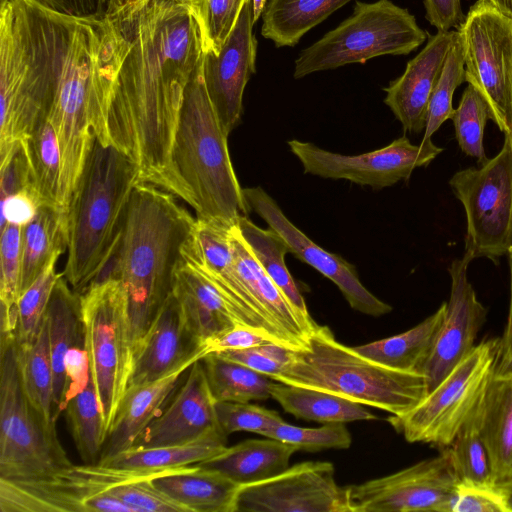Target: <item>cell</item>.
I'll return each instance as SVG.
<instances>
[{
    "mask_svg": "<svg viewBox=\"0 0 512 512\" xmlns=\"http://www.w3.org/2000/svg\"><path fill=\"white\" fill-rule=\"evenodd\" d=\"M109 493L133 512H186L181 505L157 489L150 478L125 481L113 487Z\"/></svg>",
    "mask_w": 512,
    "mask_h": 512,
    "instance_id": "cell-47",
    "label": "cell"
},
{
    "mask_svg": "<svg viewBox=\"0 0 512 512\" xmlns=\"http://www.w3.org/2000/svg\"><path fill=\"white\" fill-rule=\"evenodd\" d=\"M227 437L217 430L184 444L131 447L100 464L140 471H163L195 465L222 452L227 447Z\"/></svg>",
    "mask_w": 512,
    "mask_h": 512,
    "instance_id": "cell-33",
    "label": "cell"
},
{
    "mask_svg": "<svg viewBox=\"0 0 512 512\" xmlns=\"http://www.w3.org/2000/svg\"><path fill=\"white\" fill-rule=\"evenodd\" d=\"M219 429L226 436L239 431L266 436L274 427L284 421L278 412L264 407L240 402H216Z\"/></svg>",
    "mask_w": 512,
    "mask_h": 512,
    "instance_id": "cell-46",
    "label": "cell"
},
{
    "mask_svg": "<svg viewBox=\"0 0 512 512\" xmlns=\"http://www.w3.org/2000/svg\"><path fill=\"white\" fill-rule=\"evenodd\" d=\"M163 471H140L106 464L70 465L52 474L25 480L0 478L2 512H133L110 495L120 483L153 479Z\"/></svg>",
    "mask_w": 512,
    "mask_h": 512,
    "instance_id": "cell-10",
    "label": "cell"
},
{
    "mask_svg": "<svg viewBox=\"0 0 512 512\" xmlns=\"http://www.w3.org/2000/svg\"><path fill=\"white\" fill-rule=\"evenodd\" d=\"M231 247L239 277L284 346L290 350L305 348L308 338L319 324L295 308L263 270L241 235L237 221L231 228Z\"/></svg>",
    "mask_w": 512,
    "mask_h": 512,
    "instance_id": "cell-22",
    "label": "cell"
},
{
    "mask_svg": "<svg viewBox=\"0 0 512 512\" xmlns=\"http://www.w3.org/2000/svg\"><path fill=\"white\" fill-rule=\"evenodd\" d=\"M80 296L84 348L108 435L133 365L127 296L116 278L93 282Z\"/></svg>",
    "mask_w": 512,
    "mask_h": 512,
    "instance_id": "cell-8",
    "label": "cell"
},
{
    "mask_svg": "<svg viewBox=\"0 0 512 512\" xmlns=\"http://www.w3.org/2000/svg\"><path fill=\"white\" fill-rule=\"evenodd\" d=\"M195 223L168 191L147 183L133 188L118 249L94 281L116 278L122 283L133 350L173 292Z\"/></svg>",
    "mask_w": 512,
    "mask_h": 512,
    "instance_id": "cell-2",
    "label": "cell"
},
{
    "mask_svg": "<svg viewBox=\"0 0 512 512\" xmlns=\"http://www.w3.org/2000/svg\"><path fill=\"white\" fill-rule=\"evenodd\" d=\"M480 422L481 401L447 448L460 481L497 485L481 436Z\"/></svg>",
    "mask_w": 512,
    "mask_h": 512,
    "instance_id": "cell-39",
    "label": "cell"
},
{
    "mask_svg": "<svg viewBox=\"0 0 512 512\" xmlns=\"http://www.w3.org/2000/svg\"><path fill=\"white\" fill-rule=\"evenodd\" d=\"M500 338L484 339L405 414L388 418L409 443L447 448L480 403L494 372Z\"/></svg>",
    "mask_w": 512,
    "mask_h": 512,
    "instance_id": "cell-9",
    "label": "cell"
},
{
    "mask_svg": "<svg viewBox=\"0 0 512 512\" xmlns=\"http://www.w3.org/2000/svg\"><path fill=\"white\" fill-rule=\"evenodd\" d=\"M467 219L465 254L474 260L508 255L512 246V148L508 135L499 153L480 168L456 172L449 181Z\"/></svg>",
    "mask_w": 512,
    "mask_h": 512,
    "instance_id": "cell-11",
    "label": "cell"
},
{
    "mask_svg": "<svg viewBox=\"0 0 512 512\" xmlns=\"http://www.w3.org/2000/svg\"><path fill=\"white\" fill-rule=\"evenodd\" d=\"M243 192L249 208L284 239L289 253L331 280L351 308L374 317L391 312L389 304L377 298L361 283L354 265L310 240L261 187L243 188Z\"/></svg>",
    "mask_w": 512,
    "mask_h": 512,
    "instance_id": "cell-16",
    "label": "cell"
},
{
    "mask_svg": "<svg viewBox=\"0 0 512 512\" xmlns=\"http://www.w3.org/2000/svg\"><path fill=\"white\" fill-rule=\"evenodd\" d=\"M499 12L512 19V0H487Z\"/></svg>",
    "mask_w": 512,
    "mask_h": 512,
    "instance_id": "cell-57",
    "label": "cell"
},
{
    "mask_svg": "<svg viewBox=\"0 0 512 512\" xmlns=\"http://www.w3.org/2000/svg\"><path fill=\"white\" fill-rule=\"evenodd\" d=\"M512 148V132L508 134ZM510 266V302L506 326L500 338L496 367L500 371L512 370V246L508 254Z\"/></svg>",
    "mask_w": 512,
    "mask_h": 512,
    "instance_id": "cell-56",
    "label": "cell"
},
{
    "mask_svg": "<svg viewBox=\"0 0 512 512\" xmlns=\"http://www.w3.org/2000/svg\"><path fill=\"white\" fill-rule=\"evenodd\" d=\"M352 0H266L261 34L276 47L295 46L313 27Z\"/></svg>",
    "mask_w": 512,
    "mask_h": 512,
    "instance_id": "cell-31",
    "label": "cell"
},
{
    "mask_svg": "<svg viewBox=\"0 0 512 512\" xmlns=\"http://www.w3.org/2000/svg\"><path fill=\"white\" fill-rule=\"evenodd\" d=\"M90 378V363L86 349L84 346L73 347L65 359L64 408L72 397L85 389Z\"/></svg>",
    "mask_w": 512,
    "mask_h": 512,
    "instance_id": "cell-53",
    "label": "cell"
},
{
    "mask_svg": "<svg viewBox=\"0 0 512 512\" xmlns=\"http://www.w3.org/2000/svg\"><path fill=\"white\" fill-rule=\"evenodd\" d=\"M446 302L413 328L354 347L360 354L393 369L422 374L443 323Z\"/></svg>",
    "mask_w": 512,
    "mask_h": 512,
    "instance_id": "cell-30",
    "label": "cell"
},
{
    "mask_svg": "<svg viewBox=\"0 0 512 512\" xmlns=\"http://www.w3.org/2000/svg\"><path fill=\"white\" fill-rule=\"evenodd\" d=\"M69 245L68 212L41 205L22 229V272L20 295L38 278L55 257Z\"/></svg>",
    "mask_w": 512,
    "mask_h": 512,
    "instance_id": "cell-29",
    "label": "cell"
},
{
    "mask_svg": "<svg viewBox=\"0 0 512 512\" xmlns=\"http://www.w3.org/2000/svg\"><path fill=\"white\" fill-rule=\"evenodd\" d=\"M58 259L59 257L52 259L38 278L18 299L15 329L17 344L32 341L40 331L53 288L61 275L56 272L55 268Z\"/></svg>",
    "mask_w": 512,
    "mask_h": 512,
    "instance_id": "cell-40",
    "label": "cell"
},
{
    "mask_svg": "<svg viewBox=\"0 0 512 512\" xmlns=\"http://www.w3.org/2000/svg\"><path fill=\"white\" fill-rule=\"evenodd\" d=\"M217 430L220 429L216 400L200 359L189 368L171 401L143 430L133 447L150 448L189 443Z\"/></svg>",
    "mask_w": 512,
    "mask_h": 512,
    "instance_id": "cell-20",
    "label": "cell"
},
{
    "mask_svg": "<svg viewBox=\"0 0 512 512\" xmlns=\"http://www.w3.org/2000/svg\"><path fill=\"white\" fill-rule=\"evenodd\" d=\"M137 183L135 163L95 137L68 209V257L62 275L75 292L82 294L117 251Z\"/></svg>",
    "mask_w": 512,
    "mask_h": 512,
    "instance_id": "cell-3",
    "label": "cell"
},
{
    "mask_svg": "<svg viewBox=\"0 0 512 512\" xmlns=\"http://www.w3.org/2000/svg\"><path fill=\"white\" fill-rule=\"evenodd\" d=\"M465 63L459 33L447 54L441 76L430 98L423 139H430L440 126L452 118L454 91L465 82Z\"/></svg>",
    "mask_w": 512,
    "mask_h": 512,
    "instance_id": "cell-43",
    "label": "cell"
},
{
    "mask_svg": "<svg viewBox=\"0 0 512 512\" xmlns=\"http://www.w3.org/2000/svg\"><path fill=\"white\" fill-rule=\"evenodd\" d=\"M269 392L272 399L296 418L321 423L377 419L362 404L325 391L272 382Z\"/></svg>",
    "mask_w": 512,
    "mask_h": 512,
    "instance_id": "cell-32",
    "label": "cell"
},
{
    "mask_svg": "<svg viewBox=\"0 0 512 512\" xmlns=\"http://www.w3.org/2000/svg\"><path fill=\"white\" fill-rule=\"evenodd\" d=\"M22 226L7 223L1 229V314H16L22 272Z\"/></svg>",
    "mask_w": 512,
    "mask_h": 512,
    "instance_id": "cell-44",
    "label": "cell"
},
{
    "mask_svg": "<svg viewBox=\"0 0 512 512\" xmlns=\"http://www.w3.org/2000/svg\"><path fill=\"white\" fill-rule=\"evenodd\" d=\"M499 486L503 490V492L506 496V499H507L508 506L512 512V479H510L502 484H499Z\"/></svg>",
    "mask_w": 512,
    "mask_h": 512,
    "instance_id": "cell-58",
    "label": "cell"
},
{
    "mask_svg": "<svg viewBox=\"0 0 512 512\" xmlns=\"http://www.w3.org/2000/svg\"><path fill=\"white\" fill-rule=\"evenodd\" d=\"M173 294L202 347L206 341L241 325L215 283L190 261H185L177 270Z\"/></svg>",
    "mask_w": 512,
    "mask_h": 512,
    "instance_id": "cell-23",
    "label": "cell"
},
{
    "mask_svg": "<svg viewBox=\"0 0 512 512\" xmlns=\"http://www.w3.org/2000/svg\"><path fill=\"white\" fill-rule=\"evenodd\" d=\"M205 355L172 292L134 347L128 387L161 379Z\"/></svg>",
    "mask_w": 512,
    "mask_h": 512,
    "instance_id": "cell-19",
    "label": "cell"
},
{
    "mask_svg": "<svg viewBox=\"0 0 512 512\" xmlns=\"http://www.w3.org/2000/svg\"><path fill=\"white\" fill-rule=\"evenodd\" d=\"M452 512H511L499 485L459 481Z\"/></svg>",
    "mask_w": 512,
    "mask_h": 512,
    "instance_id": "cell-48",
    "label": "cell"
},
{
    "mask_svg": "<svg viewBox=\"0 0 512 512\" xmlns=\"http://www.w3.org/2000/svg\"><path fill=\"white\" fill-rule=\"evenodd\" d=\"M291 351L284 346L271 343L246 349L228 350L216 354L245 365L273 379L288 364Z\"/></svg>",
    "mask_w": 512,
    "mask_h": 512,
    "instance_id": "cell-49",
    "label": "cell"
},
{
    "mask_svg": "<svg viewBox=\"0 0 512 512\" xmlns=\"http://www.w3.org/2000/svg\"><path fill=\"white\" fill-rule=\"evenodd\" d=\"M202 64L185 88L172 161L196 219L236 222L250 208L232 165L228 135L209 99Z\"/></svg>",
    "mask_w": 512,
    "mask_h": 512,
    "instance_id": "cell-5",
    "label": "cell"
},
{
    "mask_svg": "<svg viewBox=\"0 0 512 512\" xmlns=\"http://www.w3.org/2000/svg\"><path fill=\"white\" fill-rule=\"evenodd\" d=\"M151 482L186 512H235L240 486L222 473L199 464L172 469Z\"/></svg>",
    "mask_w": 512,
    "mask_h": 512,
    "instance_id": "cell-26",
    "label": "cell"
},
{
    "mask_svg": "<svg viewBox=\"0 0 512 512\" xmlns=\"http://www.w3.org/2000/svg\"><path fill=\"white\" fill-rule=\"evenodd\" d=\"M464 53L465 80L485 100L490 119L512 132V19L487 0H477L457 30Z\"/></svg>",
    "mask_w": 512,
    "mask_h": 512,
    "instance_id": "cell-12",
    "label": "cell"
},
{
    "mask_svg": "<svg viewBox=\"0 0 512 512\" xmlns=\"http://www.w3.org/2000/svg\"><path fill=\"white\" fill-rule=\"evenodd\" d=\"M247 0H191L203 53L217 55L234 29Z\"/></svg>",
    "mask_w": 512,
    "mask_h": 512,
    "instance_id": "cell-42",
    "label": "cell"
},
{
    "mask_svg": "<svg viewBox=\"0 0 512 512\" xmlns=\"http://www.w3.org/2000/svg\"><path fill=\"white\" fill-rule=\"evenodd\" d=\"M70 465L56 422L47 421L25 393L15 332L1 330L0 478L33 479Z\"/></svg>",
    "mask_w": 512,
    "mask_h": 512,
    "instance_id": "cell-6",
    "label": "cell"
},
{
    "mask_svg": "<svg viewBox=\"0 0 512 512\" xmlns=\"http://www.w3.org/2000/svg\"><path fill=\"white\" fill-rule=\"evenodd\" d=\"M1 200L22 190H34L32 172L24 139L17 140L0 158Z\"/></svg>",
    "mask_w": 512,
    "mask_h": 512,
    "instance_id": "cell-50",
    "label": "cell"
},
{
    "mask_svg": "<svg viewBox=\"0 0 512 512\" xmlns=\"http://www.w3.org/2000/svg\"><path fill=\"white\" fill-rule=\"evenodd\" d=\"M192 365L184 366L156 381L128 387L118 407L98 463L105 462L133 447L143 430L173 396L183 374Z\"/></svg>",
    "mask_w": 512,
    "mask_h": 512,
    "instance_id": "cell-24",
    "label": "cell"
},
{
    "mask_svg": "<svg viewBox=\"0 0 512 512\" xmlns=\"http://www.w3.org/2000/svg\"><path fill=\"white\" fill-rule=\"evenodd\" d=\"M122 40L107 127L137 166L139 183L191 205L172 150L187 84L203 61L191 0H111L105 14Z\"/></svg>",
    "mask_w": 512,
    "mask_h": 512,
    "instance_id": "cell-1",
    "label": "cell"
},
{
    "mask_svg": "<svg viewBox=\"0 0 512 512\" xmlns=\"http://www.w3.org/2000/svg\"><path fill=\"white\" fill-rule=\"evenodd\" d=\"M46 316V315H45ZM20 377L30 402L49 422L53 417L54 377L46 317L37 336L25 344H17Z\"/></svg>",
    "mask_w": 512,
    "mask_h": 512,
    "instance_id": "cell-35",
    "label": "cell"
},
{
    "mask_svg": "<svg viewBox=\"0 0 512 512\" xmlns=\"http://www.w3.org/2000/svg\"><path fill=\"white\" fill-rule=\"evenodd\" d=\"M448 448L395 473L347 487L350 512H452L459 482Z\"/></svg>",
    "mask_w": 512,
    "mask_h": 512,
    "instance_id": "cell-13",
    "label": "cell"
},
{
    "mask_svg": "<svg viewBox=\"0 0 512 512\" xmlns=\"http://www.w3.org/2000/svg\"><path fill=\"white\" fill-rule=\"evenodd\" d=\"M201 361L216 402L247 403L271 398L269 387L272 379L267 375L216 353L205 355Z\"/></svg>",
    "mask_w": 512,
    "mask_h": 512,
    "instance_id": "cell-36",
    "label": "cell"
},
{
    "mask_svg": "<svg viewBox=\"0 0 512 512\" xmlns=\"http://www.w3.org/2000/svg\"><path fill=\"white\" fill-rule=\"evenodd\" d=\"M48 8L79 18H102L111 0H37Z\"/></svg>",
    "mask_w": 512,
    "mask_h": 512,
    "instance_id": "cell-55",
    "label": "cell"
},
{
    "mask_svg": "<svg viewBox=\"0 0 512 512\" xmlns=\"http://www.w3.org/2000/svg\"><path fill=\"white\" fill-rule=\"evenodd\" d=\"M272 380L325 391L394 416L410 411L427 394L423 374L375 362L339 342L322 325L305 348L291 351L288 364Z\"/></svg>",
    "mask_w": 512,
    "mask_h": 512,
    "instance_id": "cell-4",
    "label": "cell"
},
{
    "mask_svg": "<svg viewBox=\"0 0 512 512\" xmlns=\"http://www.w3.org/2000/svg\"><path fill=\"white\" fill-rule=\"evenodd\" d=\"M23 139L40 205L62 209L59 203L61 155L53 125L48 119H41Z\"/></svg>",
    "mask_w": 512,
    "mask_h": 512,
    "instance_id": "cell-37",
    "label": "cell"
},
{
    "mask_svg": "<svg viewBox=\"0 0 512 512\" xmlns=\"http://www.w3.org/2000/svg\"><path fill=\"white\" fill-rule=\"evenodd\" d=\"M428 35L414 15L390 0L356 1L350 17L299 53L293 77L363 64L384 55H408Z\"/></svg>",
    "mask_w": 512,
    "mask_h": 512,
    "instance_id": "cell-7",
    "label": "cell"
},
{
    "mask_svg": "<svg viewBox=\"0 0 512 512\" xmlns=\"http://www.w3.org/2000/svg\"><path fill=\"white\" fill-rule=\"evenodd\" d=\"M40 206L36 192L31 189L8 196L1 200L0 228L7 223L25 226L34 218Z\"/></svg>",
    "mask_w": 512,
    "mask_h": 512,
    "instance_id": "cell-52",
    "label": "cell"
},
{
    "mask_svg": "<svg viewBox=\"0 0 512 512\" xmlns=\"http://www.w3.org/2000/svg\"><path fill=\"white\" fill-rule=\"evenodd\" d=\"M481 436L497 485L512 479V370L493 372L481 400Z\"/></svg>",
    "mask_w": 512,
    "mask_h": 512,
    "instance_id": "cell-27",
    "label": "cell"
},
{
    "mask_svg": "<svg viewBox=\"0 0 512 512\" xmlns=\"http://www.w3.org/2000/svg\"><path fill=\"white\" fill-rule=\"evenodd\" d=\"M254 24L253 1L247 0L220 52L203 55L205 87L221 127L228 136L241 120L244 90L256 71Z\"/></svg>",
    "mask_w": 512,
    "mask_h": 512,
    "instance_id": "cell-17",
    "label": "cell"
},
{
    "mask_svg": "<svg viewBox=\"0 0 512 512\" xmlns=\"http://www.w3.org/2000/svg\"><path fill=\"white\" fill-rule=\"evenodd\" d=\"M473 259L465 254L448 268L451 290L443 323L431 353L423 367L427 393L433 390L474 348L486 321L487 309L477 299L468 280V265Z\"/></svg>",
    "mask_w": 512,
    "mask_h": 512,
    "instance_id": "cell-18",
    "label": "cell"
},
{
    "mask_svg": "<svg viewBox=\"0 0 512 512\" xmlns=\"http://www.w3.org/2000/svg\"><path fill=\"white\" fill-rule=\"evenodd\" d=\"M265 437L294 445L298 450L348 449L352 443L344 423H325L317 428L298 427L282 421Z\"/></svg>",
    "mask_w": 512,
    "mask_h": 512,
    "instance_id": "cell-45",
    "label": "cell"
},
{
    "mask_svg": "<svg viewBox=\"0 0 512 512\" xmlns=\"http://www.w3.org/2000/svg\"><path fill=\"white\" fill-rule=\"evenodd\" d=\"M48 335L54 377L53 417L65 410V359L76 346H84V327L81 309V296L69 287L60 275L46 310Z\"/></svg>",
    "mask_w": 512,
    "mask_h": 512,
    "instance_id": "cell-25",
    "label": "cell"
},
{
    "mask_svg": "<svg viewBox=\"0 0 512 512\" xmlns=\"http://www.w3.org/2000/svg\"><path fill=\"white\" fill-rule=\"evenodd\" d=\"M425 17L438 32L457 30L464 22L460 0H424Z\"/></svg>",
    "mask_w": 512,
    "mask_h": 512,
    "instance_id": "cell-54",
    "label": "cell"
},
{
    "mask_svg": "<svg viewBox=\"0 0 512 512\" xmlns=\"http://www.w3.org/2000/svg\"><path fill=\"white\" fill-rule=\"evenodd\" d=\"M304 172L322 178L344 179L375 189L389 187L410 177L413 170L428 165L442 151L431 138L414 145L403 135L389 145L359 155H342L310 142H287Z\"/></svg>",
    "mask_w": 512,
    "mask_h": 512,
    "instance_id": "cell-14",
    "label": "cell"
},
{
    "mask_svg": "<svg viewBox=\"0 0 512 512\" xmlns=\"http://www.w3.org/2000/svg\"><path fill=\"white\" fill-rule=\"evenodd\" d=\"M237 226L267 275L295 308L310 317L304 297L287 269L285 255L289 248L284 239L270 227H258L247 216L239 217Z\"/></svg>",
    "mask_w": 512,
    "mask_h": 512,
    "instance_id": "cell-34",
    "label": "cell"
},
{
    "mask_svg": "<svg viewBox=\"0 0 512 512\" xmlns=\"http://www.w3.org/2000/svg\"><path fill=\"white\" fill-rule=\"evenodd\" d=\"M235 512H350L347 487L337 484L334 466L307 461L261 482L240 486Z\"/></svg>",
    "mask_w": 512,
    "mask_h": 512,
    "instance_id": "cell-15",
    "label": "cell"
},
{
    "mask_svg": "<svg viewBox=\"0 0 512 512\" xmlns=\"http://www.w3.org/2000/svg\"><path fill=\"white\" fill-rule=\"evenodd\" d=\"M457 33L449 30L428 35L425 47L408 61L404 73L383 88L384 103L405 132L425 130L430 98Z\"/></svg>",
    "mask_w": 512,
    "mask_h": 512,
    "instance_id": "cell-21",
    "label": "cell"
},
{
    "mask_svg": "<svg viewBox=\"0 0 512 512\" xmlns=\"http://www.w3.org/2000/svg\"><path fill=\"white\" fill-rule=\"evenodd\" d=\"M271 343L274 342L258 332L242 325H236L222 334L206 341L203 344V349L207 355L210 353L246 349Z\"/></svg>",
    "mask_w": 512,
    "mask_h": 512,
    "instance_id": "cell-51",
    "label": "cell"
},
{
    "mask_svg": "<svg viewBox=\"0 0 512 512\" xmlns=\"http://www.w3.org/2000/svg\"><path fill=\"white\" fill-rule=\"evenodd\" d=\"M451 119L461 150L466 155L476 158L480 165L487 162L483 137L490 112L485 100L472 85L468 84L464 90Z\"/></svg>",
    "mask_w": 512,
    "mask_h": 512,
    "instance_id": "cell-41",
    "label": "cell"
},
{
    "mask_svg": "<svg viewBox=\"0 0 512 512\" xmlns=\"http://www.w3.org/2000/svg\"><path fill=\"white\" fill-rule=\"evenodd\" d=\"M249 439L198 463L218 471L239 486L272 478L289 467L291 456L298 451L294 445L280 440Z\"/></svg>",
    "mask_w": 512,
    "mask_h": 512,
    "instance_id": "cell-28",
    "label": "cell"
},
{
    "mask_svg": "<svg viewBox=\"0 0 512 512\" xmlns=\"http://www.w3.org/2000/svg\"><path fill=\"white\" fill-rule=\"evenodd\" d=\"M65 414L77 452L84 464L98 463L107 434L92 378L83 391L69 400Z\"/></svg>",
    "mask_w": 512,
    "mask_h": 512,
    "instance_id": "cell-38",
    "label": "cell"
}]
</instances>
